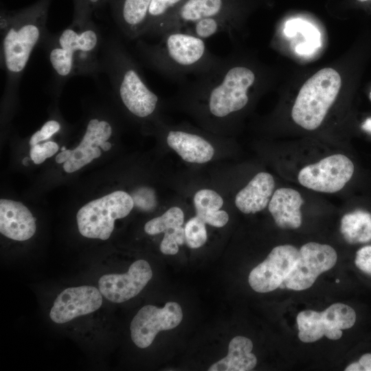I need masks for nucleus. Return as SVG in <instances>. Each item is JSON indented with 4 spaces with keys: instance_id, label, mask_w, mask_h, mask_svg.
<instances>
[{
    "instance_id": "nucleus-19",
    "label": "nucleus",
    "mask_w": 371,
    "mask_h": 371,
    "mask_svg": "<svg viewBox=\"0 0 371 371\" xmlns=\"http://www.w3.org/2000/svg\"><path fill=\"white\" fill-rule=\"evenodd\" d=\"M168 145L184 161L203 164L214 155L212 145L203 137L184 130H170L166 135Z\"/></svg>"
},
{
    "instance_id": "nucleus-11",
    "label": "nucleus",
    "mask_w": 371,
    "mask_h": 371,
    "mask_svg": "<svg viewBox=\"0 0 371 371\" xmlns=\"http://www.w3.org/2000/svg\"><path fill=\"white\" fill-rule=\"evenodd\" d=\"M182 318L181 308L175 302H167L163 308L144 306L131 323V339L137 347L147 348L160 330L175 328L181 323Z\"/></svg>"
},
{
    "instance_id": "nucleus-41",
    "label": "nucleus",
    "mask_w": 371,
    "mask_h": 371,
    "mask_svg": "<svg viewBox=\"0 0 371 371\" xmlns=\"http://www.w3.org/2000/svg\"><path fill=\"white\" fill-rule=\"evenodd\" d=\"M370 100H371V92H370Z\"/></svg>"
},
{
    "instance_id": "nucleus-5",
    "label": "nucleus",
    "mask_w": 371,
    "mask_h": 371,
    "mask_svg": "<svg viewBox=\"0 0 371 371\" xmlns=\"http://www.w3.org/2000/svg\"><path fill=\"white\" fill-rule=\"evenodd\" d=\"M102 67L125 109L139 119L151 117L159 98L149 87L137 65L118 42H112L105 53Z\"/></svg>"
},
{
    "instance_id": "nucleus-24",
    "label": "nucleus",
    "mask_w": 371,
    "mask_h": 371,
    "mask_svg": "<svg viewBox=\"0 0 371 371\" xmlns=\"http://www.w3.org/2000/svg\"><path fill=\"white\" fill-rule=\"evenodd\" d=\"M237 21V13H234L203 19L179 30L205 40L221 32H231L236 27Z\"/></svg>"
},
{
    "instance_id": "nucleus-29",
    "label": "nucleus",
    "mask_w": 371,
    "mask_h": 371,
    "mask_svg": "<svg viewBox=\"0 0 371 371\" xmlns=\"http://www.w3.org/2000/svg\"><path fill=\"white\" fill-rule=\"evenodd\" d=\"M185 243V229L179 226L165 232L160 244V250L164 254L175 255L179 251V246Z\"/></svg>"
},
{
    "instance_id": "nucleus-9",
    "label": "nucleus",
    "mask_w": 371,
    "mask_h": 371,
    "mask_svg": "<svg viewBox=\"0 0 371 371\" xmlns=\"http://www.w3.org/2000/svg\"><path fill=\"white\" fill-rule=\"evenodd\" d=\"M354 170V164L348 157L335 154L304 167L298 174V181L311 190L333 193L345 186Z\"/></svg>"
},
{
    "instance_id": "nucleus-40",
    "label": "nucleus",
    "mask_w": 371,
    "mask_h": 371,
    "mask_svg": "<svg viewBox=\"0 0 371 371\" xmlns=\"http://www.w3.org/2000/svg\"><path fill=\"white\" fill-rule=\"evenodd\" d=\"M339 282V280L338 279H337V280H336V282L338 283Z\"/></svg>"
},
{
    "instance_id": "nucleus-32",
    "label": "nucleus",
    "mask_w": 371,
    "mask_h": 371,
    "mask_svg": "<svg viewBox=\"0 0 371 371\" xmlns=\"http://www.w3.org/2000/svg\"><path fill=\"white\" fill-rule=\"evenodd\" d=\"M60 129V123L55 120L46 122L41 128L35 132L30 139V145L32 147L40 142L47 140Z\"/></svg>"
},
{
    "instance_id": "nucleus-10",
    "label": "nucleus",
    "mask_w": 371,
    "mask_h": 371,
    "mask_svg": "<svg viewBox=\"0 0 371 371\" xmlns=\"http://www.w3.org/2000/svg\"><path fill=\"white\" fill-rule=\"evenodd\" d=\"M300 253L293 269L280 287L295 291L307 289L321 273L333 267L337 259L331 246L315 242L304 245Z\"/></svg>"
},
{
    "instance_id": "nucleus-7",
    "label": "nucleus",
    "mask_w": 371,
    "mask_h": 371,
    "mask_svg": "<svg viewBox=\"0 0 371 371\" xmlns=\"http://www.w3.org/2000/svg\"><path fill=\"white\" fill-rule=\"evenodd\" d=\"M133 206L132 196L122 190L89 201L76 214L78 230L85 237L107 240L114 229L115 221L128 216Z\"/></svg>"
},
{
    "instance_id": "nucleus-4",
    "label": "nucleus",
    "mask_w": 371,
    "mask_h": 371,
    "mask_svg": "<svg viewBox=\"0 0 371 371\" xmlns=\"http://www.w3.org/2000/svg\"><path fill=\"white\" fill-rule=\"evenodd\" d=\"M101 35L89 20H73L49 40L47 57L56 76L62 80L80 75H95L103 69L98 58Z\"/></svg>"
},
{
    "instance_id": "nucleus-35",
    "label": "nucleus",
    "mask_w": 371,
    "mask_h": 371,
    "mask_svg": "<svg viewBox=\"0 0 371 371\" xmlns=\"http://www.w3.org/2000/svg\"><path fill=\"white\" fill-rule=\"evenodd\" d=\"M72 150L65 149L58 153L56 157V161L58 164H62L67 161L71 157Z\"/></svg>"
},
{
    "instance_id": "nucleus-33",
    "label": "nucleus",
    "mask_w": 371,
    "mask_h": 371,
    "mask_svg": "<svg viewBox=\"0 0 371 371\" xmlns=\"http://www.w3.org/2000/svg\"><path fill=\"white\" fill-rule=\"evenodd\" d=\"M355 262L361 271L371 276V245L359 249L357 251Z\"/></svg>"
},
{
    "instance_id": "nucleus-30",
    "label": "nucleus",
    "mask_w": 371,
    "mask_h": 371,
    "mask_svg": "<svg viewBox=\"0 0 371 371\" xmlns=\"http://www.w3.org/2000/svg\"><path fill=\"white\" fill-rule=\"evenodd\" d=\"M110 0H74V14L73 20H89L94 10Z\"/></svg>"
},
{
    "instance_id": "nucleus-25",
    "label": "nucleus",
    "mask_w": 371,
    "mask_h": 371,
    "mask_svg": "<svg viewBox=\"0 0 371 371\" xmlns=\"http://www.w3.org/2000/svg\"><path fill=\"white\" fill-rule=\"evenodd\" d=\"M185 0H151L144 36H153L157 29Z\"/></svg>"
},
{
    "instance_id": "nucleus-6",
    "label": "nucleus",
    "mask_w": 371,
    "mask_h": 371,
    "mask_svg": "<svg viewBox=\"0 0 371 371\" xmlns=\"http://www.w3.org/2000/svg\"><path fill=\"white\" fill-rule=\"evenodd\" d=\"M339 74L324 68L309 78L301 87L293 104L294 122L306 130L316 129L323 122L341 88Z\"/></svg>"
},
{
    "instance_id": "nucleus-14",
    "label": "nucleus",
    "mask_w": 371,
    "mask_h": 371,
    "mask_svg": "<svg viewBox=\"0 0 371 371\" xmlns=\"http://www.w3.org/2000/svg\"><path fill=\"white\" fill-rule=\"evenodd\" d=\"M102 304V293L94 286H80L63 291L56 298L51 308V319L64 324L98 310Z\"/></svg>"
},
{
    "instance_id": "nucleus-18",
    "label": "nucleus",
    "mask_w": 371,
    "mask_h": 371,
    "mask_svg": "<svg viewBox=\"0 0 371 371\" xmlns=\"http://www.w3.org/2000/svg\"><path fill=\"white\" fill-rule=\"evenodd\" d=\"M115 20L129 39L144 36L151 0H110Z\"/></svg>"
},
{
    "instance_id": "nucleus-21",
    "label": "nucleus",
    "mask_w": 371,
    "mask_h": 371,
    "mask_svg": "<svg viewBox=\"0 0 371 371\" xmlns=\"http://www.w3.org/2000/svg\"><path fill=\"white\" fill-rule=\"evenodd\" d=\"M274 187V179L271 174L259 172L237 193L235 205L245 214L260 212L269 204Z\"/></svg>"
},
{
    "instance_id": "nucleus-1",
    "label": "nucleus",
    "mask_w": 371,
    "mask_h": 371,
    "mask_svg": "<svg viewBox=\"0 0 371 371\" xmlns=\"http://www.w3.org/2000/svg\"><path fill=\"white\" fill-rule=\"evenodd\" d=\"M258 82L253 67L236 58L222 57L212 70L182 84L181 93L190 104L202 106L206 115L225 120L247 106Z\"/></svg>"
},
{
    "instance_id": "nucleus-16",
    "label": "nucleus",
    "mask_w": 371,
    "mask_h": 371,
    "mask_svg": "<svg viewBox=\"0 0 371 371\" xmlns=\"http://www.w3.org/2000/svg\"><path fill=\"white\" fill-rule=\"evenodd\" d=\"M113 134L111 124L105 120L91 119L80 144L71 151L69 159L63 164L66 172L71 173L91 163L101 155L99 148Z\"/></svg>"
},
{
    "instance_id": "nucleus-37",
    "label": "nucleus",
    "mask_w": 371,
    "mask_h": 371,
    "mask_svg": "<svg viewBox=\"0 0 371 371\" xmlns=\"http://www.w3.org/2000/svg\"><path fill=\"white\" fill-rule=\"evenodd\" d=\"M361 128L363 131L371 134V117L366 119L363 122Z\"/></svg>"
},
{
    "instance_id": "nucleus-31",
    "label": "nucleus",
    "mask_w": 371,
    "mask_h": 371,
    "mask_svg": "<svg viewBox=\"0 0 371 371\" xmlns=\"http://www.w3.org/2000/svg\"><path fill=\"white\" fill-rule=\"evenodd\" d=\"M58 150L57 143L49 141L37 144L30 149V158L35 164H42L47 158L52 157Z\"/></svg>"
},
{
    "instance_id": "nucleus-17",
    "label": "nucleus",
    "mask_w": 371,
    "mask_h": 371,
    "mask_svg": "<svg viewBox=\"0 0 371 371\" xmlns=\"http://www.w3.org/2000/svg\"><path fill=\"white\" fill-rule=\"evenodd\" d=\"M36 229L35 218L19 201L0 200V232L8 238L23 241L30 238Z\"/></svg>"
},
{
    "instance_id": "nucleus-39",
    "label": "nucleus",
    "mask_w": 371,
    "mask_h": 371,
    "mask_svg": "<svg viewBox=\"0 0 371 371\" xmlns=\"http://www.w3.org/2000/svg\"><path fill=\"white\" fill-rule=\"evenodd\" d=\"M357 1H361V2H363V1H366L368 0H357Z\"/></svg>"
},
{
    "instance_id": "nucleus-26",
    "label": "nucleus",
    "mask_w": 371,
    "mask_h": 371,
    "mask_svg": "<svg viewBox=\"0 0 371 371\" xmlns=\"http://www.w3.org/2000/svg\"><path fill=\"white\" fill-rule=\"evenodd\" d=\"M196 216L205 224L223 205V199L216 191L210 189L199 190L194 196Z\"/></svg>"
},
{
    "instance_id": "nucleus-13",
    "label": "nucleus",
    "mask_w": 371,
    "mask_h": 371,
    "mask_svg": "<svg viewBox=\"0 0 371 371\" xmlns=\"http://www.w3.org/2000/svg\"><path fill=\"white\" fill-rule=\"evenodd\" d=\"M153 276L151 267L144 260H137L123 274H105L98 281L102 295L112 302L121 303L136 296Z\"/></svg>"
},
{
    "instance_id": "nucleus-15",
    "label": "nucleus",
    "mask_w": 371,
    "mask_h": 371,
    "mask_svg": "<svg viewBox=\"0 0 371 371\" xmlns=\"http://www.w3.org/2000/svg\"><path fill=\"white\" fill-rule=\"evenodd\" d=\"M235 0H185L157 29L153 36L180 29L203 19L237 13Z\"/></svg>"
},
{
    "instance_id": "nucleus-20",
    "label": "nucleus",
    "mask_w": 371,
    "mask_h": 371,
    "mask_svg": "<svg viewBox=\"0 0 371 371\" xmlns=\"http://www.w3.org/2000/svg\"><path fill=\"white\" fill-rule=\"evenodd\" d=\"M304 200L300 194L292 188L276 190L269 203V210L276 225L284 229H296L302 224L301 206Z\"/></svg>"
},
{
    "instance_id": "nucleus-28",
    "label": "nucleus",
    "mask_w": 371,
    "mask_h": 371,
    "mask_svg": "<svg viewBox=\"0 0 371 371\" xmlns=\"http://www.w3.org/2000/svg\"><path fill=\"white\" fill-rule=\"evenodd\" d=\"M186 243L196 249L203 246L207 238L205 223L197 216L190 218L184 227Z\"/></svg>"
},
{
    "instance_id": "nucleus-8",
    "label": "nucleus",
    "mask_w": 371,
    "mask_h": 371,
    "mask_svg": "<svg viewBox=\"0 0 371 371\" xmlns=\"http://www.w3.org/2000/svg\"><path fill=\"white\" fill-rule=\"evenodd\" d=\"M296 321L298 337L302 342H314L323 336L336 340L341 338L342 330L355 324L356 313L350 306L335 303L323 312L303 311L297 315Z\"/></svg>"
},
{
    "instance_id": "nucleus-3",
    "label": "nucleus",
    "mask_w": 371,
    "mask_h": 371,
    "mask_svg": "<svg viewBox=\"0 0 371 371\" xmlns=\"http://www.w3.org/2000/svg\"><path fill=\"white\" fill-rule=\"evenodd\" d=\"M50 1L39 0L16 12H1V65L8 95L16 91L34 49L45 36Z\"/></svg>"
},
{
    "instance_id": "nucleus-2",
    "label": "nucleus",
    "mask_w": 371,
    "mask_h": 371,
    "mask_svg": "<svg viewBox=\"0 0 371 371\" xmlns=\"http://www.w3.org/2000/svg\"><path fill=\"white\" fill-rule=\"evenodd\" d=\"M159 37L155 44L139 41L136 48L150 67L181 85L191 75L210 71L222 59L209 49L204 39L181 30H170Z\"/></svg>"
},
{
    "instance_id": "nucleus-12",
    "label": "nucleus",
    "mask_w": 371,
    "mask_h": 371,
    "mask_svg": "<svg viewBox=\"0 0 371 371\" xmlns=\"http://www.w3.org/2000/svg\"><path fill=\"white\" fill-rule=\"evenodd\" d=\"M300 250L293 245L274 247L267 258L249 276V284L256 292L267 293L280 287L300 258Z\"/></svg>"
},
{
    "instance_id": "nucleus-27",
    "label": "nucleus",
    "mask_w": 371,
    "mask_h": 371,
    "mask_svg": "<svg viewBox=\"0 0 371 371\" xmlns=\"http://www.w3.org/2000/svg\"><path fill=\"white\" fill-rule=\"evenodd\" d=\"M184 221L183 210L179 207H172L161 216L148 221L144 231L149 235L159 234L177 227L182 226Z\"/></svg>"
},
{
    "instance_id": "nucleus-22",
    "label": "nucleus",
    "mask_w": 371,
    "mask_h": 371,
    "mask_svg": "<svg viewBox=\"0 0 371 371\" xmlns=\"http://www.w3.org/2000/svg\"><path fill=\"white\" fill-rule=\"evenodd\" d=\"M252 341L243 336H236L229 342L226 357L212 364L209 371H249L257 363L256 357L251 353Z\"/></svg>"
},
{
    "instance_id": "nucleus-36",
    "label": "nucleus",
    "mask_w": 371,
    "mask_h": 371,
    "mask_svg": "<svg viewBox=\"0 0 371 371\" xmlns=\"http://www.w3.org/2000/svg\"><path fill=\"white\" fill-rule=\"evenodd\" d=\"M345 370L346 371H361V370H363V369L359 362H355L350 364L348 366H347Z\"/></svg>"
},
{
    "instance_id": "nucleus-34",
    "label": "nucleus",
    "mask_w": 371,
    "mask_h": 371,
    "mask_svg": "<svg viewBox=\"0 0 371 371\" xmlns=\"http://www.w3.org/2000/svg\"><path fill=\"white\" fill-rule=\"evenodd\" d=\"M359 363L362 367L363 370L371 371V354H364L361 357Z\"/></svg>"
},
{
    "instance_id": "nucleus-23",
    "label": "nucleus",
    "mask_w": 371,
    "mask_h": 371,
    "mask_svg": "<svg viewBox=\"0 0 371 371\" xmlns=\"http://www.w3.org/2000/svg\"><path fill=\"white\" fill-rule=\"evenodd\" d=\"M341 232L350 244L371 241V214L357 210L344 215L341 220Z\"/></svg>"
},
{
    "instance_id": "nucleus-38",
    "label": "nucleus",
    "mask_w": 371,
    "mask_h": 371,
    "mask_svg": "<svg viewBox=\"0 0 371 371\" xmlns=\"http://www.w3.org/2000/svg\"><path fill=\"white\" fill-rule=\"evenodd\" d=\"M100 147H101L104 151H108L111 148L112 144L110 142L106 141L102 143Z\"/></svg>"
}]
</instances>
